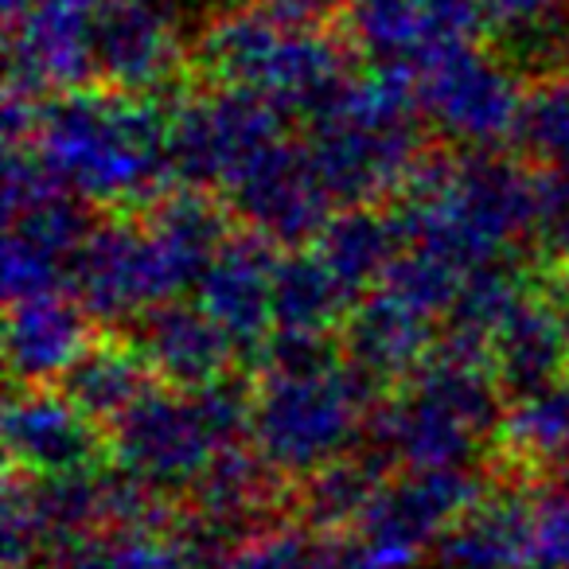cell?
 <instances>
[{
    "label": "cell",
    "instance_id": "ba28073f",
    "mask_svg": "<svg viewBox=\"0 0 569 569\" xmlns=\"http://www.w3.org/2000/svg\"><path fill=\"white\" fill-rule=\"evenodd\" d=\"M67 293L102 332H129L157 305L180 301L183 289L141 211L106 214L82 242Z\"/></svg>",
    "mask_w": 569,
    "mask_h": 569
},
{
    "label": "cell",
    "instance_id": "30bf717a",
    "mask_svg": "<svg viewBox=\"0 0 569 569\" xmlns=\"http://www.w3.org/2000/svg\"><path fill=\"white\" fill-rule=\"evenodd\" d=\"M336 32L356 59L418 71L426 59L488 36V0H343Z\"/></svg>",
    "mask_w": 569,
    "mask_h": 569
},
{
    "label": "cell",
    "instance_id": "e0dca14e",
    "mask_svg": "<svg viewBox=\"0 0 569 569\" xmlns=\"http://www.w3.org/2000/svg\"><path fill=\"white\" fill-rule=\"evenodd\" d=\"M437 340H441V320L426 317L387 289L367 293L340 328L343 363L382 398L418 379L421 367L433 359Z\"/></svg>",
    "mask_w": 569,
    "mask_h": 569
},
{
    "label": "cell",
    "instance_id": "52a82bcc",
    "mask_svg": "<svg viewBox=\"0 0 569 569\" xmlns=\"http://www.w3.org/2000/svg\"><path fill=\"white\" fill-rule=\"evenodd\" d=\"M289 141V113L246 90L180 94L168 121V157L176 188L222 191L273 144Z\"/></svg>",
    "mask_w": 569,
    "mask_h": 569
},
{
    "label": "cell",
    "instance_id": "5bb4252c",
    "mask_svg": "<svg viewBox=\"0 0 569 569\" xmlns=\"http://www.w3.org/2000/svg\"><path fill=\"white\" fill-rule=\"evenodd\" d=\"M4 452L32 480L110 465V433L59 387H20L4 406Z\"/></svg>",
    "mask_w": 569,
    "mask_h": 569
},
{
    "label": "cell",
    "instance_id": "3957f363",
    "mask_svg": "<svg viewBox=\"0 0 569 569\" xmlns=\"http://www.w3.org/2000/svg\"><path fill=\"white\" fill-rule=\"evenodd\" d=\"M351 48L336 28H284L250 0L214 9L191 48V74L211 90H246L309 121L351 79Z\"/></svg>",
    "mask_w": 569,
    "mask_h": 569
},
{
    "label": "cell",
    "instance_id": "d6986e66",
    "mask_svg": "<svg viewBox=\"0 0 569 569\" xmlns=\"http://www.w3.org/2000/svg\"><path fill=\"white\" fill-rule=\"evenodd\" d=\"M126 336L152 367L160 387L172 390L214 387L238 375V363H242L234 340L196 301H183V297L144 312Z\"/></svg>",
    "mask_w": 569,
    "mask_h": 569
},
{
    "label": "cell",
    "instance_id": "9c48e42d",
    "mask_svg": "<svg viewBox=\"0 0 569 569\" xmlns=\"http://www.w3.org/2000/svg\"><path fill=\"white\" fill-rule=\"evenodd\" d=\"M188 9L191 0H94L98 87L137 98L188 94L199 36Z\"/></svg>",
    "mask_w": 569,
    "mask_h": 569
},
{
    "label": "cell",
    "instance_id": "d4e9b609",
    "mask_svg": "<svg viewBox=\"0 0 569 569\" xmlns=\"http://www.w3.org/2000/svg\"><path fill=\"white\" fill-rule=\"evenodd\" d=\"M390 480V472L371 457V452L356 449L348 457L332 460L320 472L305 476L293 483V499H289V519L301 527L317 530L325 538L356 535L363 522L371 499Z\"/></svg>",
    "mask_w": 569,
    "mask_h": 569
},
{
    "label": "cell",
    "instance_id": "836d02e7",
    "mask_svg": "<svg viewBox=\"0 0 569 569\" xmlns=\"http://www.w3.org/2000/svg\"><path fill=\"white\" fill-rule=\"evenodd\" d=\"M566 387H569V371H566Z\"/></svg>",
    "mask_w": 569,
    "mask_h": 569
},
{
    "label": "cell",
    "instance_id": "4316f807",
    "mask_svg": "<svg viewBox=\"0 0 569 569\" xmlns=\"http://www.w3.org/2000/svg\"><path fill=\"white\" fill-rule=\"evenodd\" d=\"M519 149L535 164L569 176V71L538 79L527 94Z\"/></svg>",
    "mask_w": 569,
    "mask_h": 569
},
{
    "label": "cell",
    "instance_id": "8992f818",
    "mask_svg": "<svg viewBox=\"0 0 569 569\" xmlns=\"http://www.w3.org/2000/svg\"><path fill=\"white\" fill-rule=\"evenodd\" d=\"M418 110L452 152H503L519 144L527 94L519 71L483 43L445 48L413 71Z\"/></svg>",
    "mask_w": 569,
    "mask_h": 569
},
{
    "label": "cell",
    "instance_id": "277c9868",
    "mask_svg": "<svg viewBox=\"0 0 569 569\" xmlns=\"http://www.w3.org/2000/svg\"><path fill=\"white\" fill-rule=\"evenodd\" d=\"M253 382L242 375L203 390L157 387L110 429V465L183 503L219 452L250 441Z\"/></svg>",
    "mask_w": 569,
    "mask_h": 569
},
{
    "label": "cell",
    "instance_id": "f546056e",
    "mask_svg": "<svg viewBox=\"0 0 569 569\" xmlns=\"http://www.w3.org/2000/svg\"><path fill=\"white\" fill-rule=\"evenodd\" d=\"M325 569H421V558L418 553L375 546L359 535H340V538H328Z\"/></svg>",
    "mask_w": 569,
    "mask_h": 569
},
{
    "label": "cell",
    "instance_id": "603a6c76",
    "mask_svg": "<svg viewBox=\"0 0 569 569\" xmlns=\"http://www.w3.org/2000/svg\"><path fill=\"white\" fill-rule=\"evenodd\" d=\"M157 387V375L126 332H102L59 382V390L106 433Z\"/></svg>",
    "mask_w": 569,
    "mask_h": 569
},
{
    "label": "cell",
    "instance_id": "6da1fadb",
    "mask_svg": "<svg viewBox=\"0 0 569 569\" xmlns=\"http://www.w3.org/2000/svg\"><path fill=\"white\" fill-rule=\"evenodd\" d=\"M176 98H137L90 87L43 106L36 157L63 191L110 214L152 207L176 188L168 121Z\"/></svg>",
    "mask_w": 569,
    "mask_h": 569
},
{
    "label": "cell",
    "instance_id": "7402d4cb",
    "mask_svg": "<svg viewBox=\"0 0 569 569\" xmlns=\"http://www.w3.org/2000/svg\"><path fill=\"white\" fill-rule=\"evenodd\" d=\"M491 468L507 483L542 488L569 476V387L553 382L535 395L507 398L503 421L491 441Z\"/></svg>",
    "mask_w": 569,
    "mask_h": 569
},
{
    "label": "cell",
    "instance_id": "9a60e30c",
    "mask_svg": "<svg viewBox=\"0 0 569 569\" xmlns=\"http://www.w3.org/2000/svg\"><path fill=\"white\" fill-rule=\"evenodd\" d=\"M4 222V301L20 305L67 293L74 258L98 227L94 207L59 188Z\"/></svg>",
    "mask_w": 569,
    "mask_h": 569
},
{
    "label": "cell",
    "instance_id": "ffe728a7",
    "mask_svg": "<svg viewBox=\"0 0 569 569\" xmlns=\"http://www.w3.org/2000/svg\"><path fill=\"white\" fill-rule=\"evenodd\" d=\"M437 569H538L535 488L491 483L441 535Z\"/></svg>",
    "mask_w": 569,
    "mask_h": 569
},
{
    "label": "cell",
    "instance_id": "cb8c5ba5",
    "mask_svg": "<svg viewBox=\"0 0 569 569\" xmlns=\"http://www.w3.org/2000/svg\"><path fill=\"white\" fill-rule=\"evenodd\" d=\"M312 250L348 284V293L363 301L387 281L390 266L402 253V234L390 207H340L320 230Z\"/></svg>",
    "mask_w": 569,
    "mask_h": 569
},
{
    "label": "cell",
    "instance_id": "ac0fdd59",
    "mask_svg": "<svg viewBox=\"0 0 569 569\" xmlns=\"http://www.w3.org/2000/svg\"><path fill=\"white\" fill-rule=\"evenodd\" d=\"M273 242L234 230L203 281L196 284V305L234 340L242 359H258L266 340L273 336V273H277Z\"/></svg>",
    "mask_w": 569,
    "mask_h": 569
},
{
    "label": "cell",
    "instance_id": "7a4b0ae2",
    "mask_svg": "<svg viewBox=\"0 0 569 569\" xmlns=\"http://www.w3.org/2000/svg\"><path fill=\"white\" fill-rule=\"evenodd\" d=\"M301 144L336 207H390L433 152L413 74L382 67L351 74L305 121Z\"/></svg>",
    "mask_w": 569,
    "mask_h": 569
},
{
    "label": "cell",
    "instance_id": "4fadbf2b",
    "mask_svg": "<svg viewBox=\"0 0 569 569\" xmlns=\"http://www.w3.org/2000/svg\"><path fill=\"white\" fill-rule=\"evenodd\" d=\"M98 87L94 0H40L9 24V90L36 102Z\"/></svg>",
    "mask_w": 569,
    "mask_h": 569
},
{
    "label": "cell",
    "instance_id": "8fae6325",
    "mask_svg": "<svg viewBox=\"0 0 569 569\" xmlns=\"http://www.w3.org/2000/svg\"><path fill=\"white\" fill-rule=\"evenodd\" d=\"M491 367L507 398L566 382L569 266L546 258L522 269L519 293L491 336Z\"/></svg>",
    "mask_w": 569,
    "mask_h": 569
},
{
    "label": "cell",
    "instance_id": "1f68e13d",
    "mask_svg": "<svg viewBox=\"0 0 569 569\" xmlns=\"http://www.w3.org/2000/svg\"><path fill=\"white\" fill-rule=\"evenodd\" d=\"M253 9L273 17L284 28H305V32H320V28H336L343 0H250Z\"/></svg>",
    "mask_w": 569,
    "mask_h": 569
},
{
    "label": "cell",
    "instance_id": "4dcf8cb0",
    "mask_svg": "<svg viewBox=\"0 0 569 569\" xmlns=\"http://www.w3.org/2000/svg\"><path fill=\"white\" fill-rule=\"evenodd\" d=\"M538 242L546 258L569 266V176H542V219H538Z\"/></svg>",
    "mask_w": 569,
    "mask_h": 569
},
{
    "label": "cell",
    "instance_id": "5b68a950",
    "mask_svg": "<svg viewBox=\"0 0 569 569\" xmlns=\"http://www.w3.org/2000/svg\"><path fill=\"white\" fill-rule=\"evenodd\" d=\"M379 402L343 359L301 375H253L250 445L281 480L301 483L363 445Z\"/></svg>",
    "mask_w": 569,
    "mask_h": 569
},
{
    "label": "cell",
    "instance_id": "f1b7e54d",
    "mask_svg": "<svg viewBox=\"0 0 569 569\" xmlns=\"http://www.w3.org/2000/svg\"><path fill=\"white\" fill-rule=\"evenodd\" d=\"M538 569H569V476L535 488Z\"/></svg>",
    "mask_w": 569,
    "mask_h": 569
},
{
    "label": "cell",
    "instance_id": "d6a6232c",
    "mask_svg": "<svg viewBox=\"0 0 569 569\" xmlns=\"http://www.w3.org/2000/svg\"><path fill=\"white\" fill-rule=\"evenodd\" d=\"M32 4H40V0H4V28L9 24H17L20 17H24Z\"/></svg>",
    "mask_w": 569,
    "mask_h": 569
},
{
    "label": "cell",
    "instance_id": "484cf974",
    "mask_svg": "<svg viewBox=\"0 0 569 569\" xmlns=\"http://www.w3.org/2000/svg\"><path fill=\"white\" fill-rule=\"evenodd\" d=\"M348 284L317 258L312 246L281 250L273 273V332L293 336H340L356 309Z\"/></svg>",
    "mask_w": 569,
    "mask_h": 569
},
{
    "label": "cell",
    "instance_id": "83f0119b",
    "mask_svg": "<svg viewBox=\"0 0 569 569\" xmlns=\"http://www.w3.org/2000/svg\"><path fill=\"white\" fill-rule=\"evenodd\" d=\"M325 535L289 519L246 535L219 569H325Z\"/></svg>",
    "mask_w": 569,
    "mask_h": 569
},
{
    "label": "cell",
    "instance_id": "7c38bea8",
    "mask_svg": "<svg viewBox=\"0 0 569 569\" xmlns=\"http://www.w3.org/2000/svg\"><path fill=\"white\" fill-rule=\"evenodd\" d=\"M219 199L230 207L238 230L266 238L277 250L312 246L328 227V219L340 211L320 176L312 172L305 144L293 137L253 160Z\"/></svg>",
    "mask_w": 569,
    "mask_h": 569
},
{
    "label": "cell",
    "instance_id": "44dd1931",
    "mask_svg": "<svg viewBox=\"0 0 569 569\" xmlns=\"http://www.w3.org/2000/svg\"><path fill=\"white\" fill-rule=\"evenodd\" d=\"M98 336L102 328L82 312L71 293L9 305V325H4L9 375L17 387H59Z\"/></svg>",
    "mask_w": 569,
    "mask_h": 569
},
{
    "label": "cell",
    "instance_id": "2e32d148",
    "mask_svg": "<svg viewBox=\"0 0 569 569\" xmlns=\"http://www.w3.org/2000/svg\"><path fill=\"white\" fill-rule=\"evenodd\" d=\"M491 483L472 468H445V472H395L371 499L359 538L387 550L418 553L441 542V535L488 491Z\"/></svg>",
    "mask_w": 569,
    "mask_h": 569
}]
</instances>
